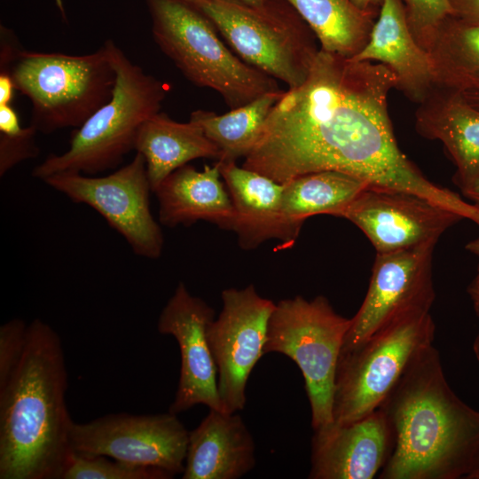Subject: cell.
I'll use <instances>...</instances> for the list:
<instances>
[{"mask_svg":"<svg viewBox=\"0 0 479 479\" xmlns=\"http://www.w3.org/2000/svg\"><path fill=\"white\" fill-rule=\"evenodd\" d=\"M397 77L386 66L318 51L307 79L284 90L244 168L279 184L337 170L415 193L479 223V206L428 180L400 150L388 110Z\"/></svg>","mask_w":479,"mask_h":479,"instance_id":"cell-1","label":"cell"},{"mask_svg":"<svg viewBox=\"0 0 479 479\" xmlns=\"http://www.w3.org/2000/svg\"><path fill=\"white\" fill-rule=\"evenodd\" d=\"M379 408L394 438L379 478L467 477L479 455V411L451 389L433 345L409 365Z\"/></svg>","mask_w":479,"mask_h":479,"instance_id":"cell-2","label":"cell"},{"mask_svg":"<svg viewBox=\"0 0 479 479\" xmlns=\"http://www.w3.org/2000/svg\"><path fill=\"white\" fill-rule=\"evenodd\" d=\"M67 389L60 338L35 318L21 360L0 389V479H61L73 454Z\"/></svg>","mask_w":479,"mask_h":479,"instance_id":"cell-3","label":"cell"},{"mask_svg":"<svg viewBox=\"0 0 479 479\" xmlns=\"http://www.w3.org/2000/svg\"><path fill=\"white\" fill-rule=\"evenodd\" d=\"M116 74L111 98L73 134L69 148L51 154L32 177L43 180L60 172L95 175L119 166L135 148L142 124L161 112L165 85L133 63L112 40L105 42Z\"/></svg>","mask_w":479,"mask_h":479,"instance_id":"cell-4","label":"cell"},{"mask_svg":"<svg viewBox=\"0 0 479 479\" xmlns=\"http://www.w3.org/2000/svg\"><path fill=\"white\" fill-rule=\"evenodd\" d=\"M31 104L30 125L50 134L81 127L112 97L116 74L105 43L83 55L21 48L0 68Z\"/></svg>","mask_w":479,"mask_h":479,"instance_id":"cell-5","label":"cell"},{"mask_svg":"<svg viewBox=\"0 0 479 479\" xmlns=\"http://www.w3.org/2000/svg\"><path fill=\"white\" fill-rule=\"evenodd\" d=\"M161 51L196 86L216 91L234 109L271 91L277 80L232 53L211 21L180 0H145Z\"/></svg>","mask_w":479,"mask_h":479,"instance_id":"cell-6","label":"cell"},{"mask_svg":"<svg viewBox=\"0 0 479 479\" xmlns=\"http://www.w3.org/2000/svg\"><path fill=\"white\" fill-rule=\"evenodd\" d=\"M350 324L323 295L283 299L270 317L264 354H283L301 370L313 430L334 422L336 370Z\"/></svg>","mask_w":479,"mask_h":479,"instance_id":"cell-7","label":"cell"},{"mask_svg":"<svg viewBox=\"0 0 479 479\" xmlns=\"http://www.w3.org/2000/svg\"><path fill=\"white\" fill-rule=\"evenodd\" d=\"M435 331L430 311H414L379 330L357 348L341 352L333 423L349 424L378 409L409 365L433 345Z\"/></svg>","mask_w":479,"mask_h":479,"instance_id":"cell-8","label":"cell"},{"mask_svg":"<svg viewBox=\"0 0 479 479\" xmlns=\"http://www.w3.org/2000/svg\"><path fill=\"white\" fill-rule=\"evenodd\" d=\"M197 10L244 62L283 82L288 90L307 79L319 48L295 9L267 12L238 0H200Z\"/></svg>","mask_w":479,"mask_h":479,"instance_id":"cell-9","label":"cell"},{"mask_svg":"<svg viewBox=\"0 0 479 479\" xmlns=\"http://www.w3.org/2000/svg\"><path fill=\"white\" fill-rule=\"evenodd\" d=\"M73 202L91 207L118 232L133 252L142 257L161 255L163 235L150 210L152 186L143 155L103 177L60 172L43 180Z\"/></svg>","mask_w":479,"mask_h":479,"instance_id":"cell-10","label":"cell"},{"mask_svg":"<svg viewBox=\"0 0 479 479\" xmlns=\"http://www.w3.org/2000/svg\"><path fill=\"white\" fill-rule=\"evenodd\" d=\"M189 432L177 414L153 415L125 412L107 414L87 423H73V453L108 458L144 467L182 474Z\"/></svg>","mask_w":479,"mask_h":479,"instance_id":"cell-11","label":"cell"},{"mask_svg":"<svg viewBox=\"0 0 479 479\" xmlns=\"http://www.w3.org/2000/svg\"><path fill=\"white\" fill-rule=\"evenodd\" d=\"M222 310L208 326L207 336L217 371V389L224 412L245 407L249 375L264 355L267 327L275 308L253 284L222 291Z\"/></svg>","mask_w":479,"mask_h":479,"instance_id":"cell-12","label":"cell"},{"mask_svg":"<svg viewBox=\"0 0 479 479\" xmlns=\"http://www.w3.org/2000/svg\"><path fill=\"white\" fill-rule=\"evenodd\" d=\"M436 244L376 253L366 294L351 318L341 352L357 348L403 316L430 311L436 297L432 271Z\"/></svg>","mask_w":479,"mask_h":479,"instance_id":"cell-13","label":"cell"},{"mask_svg":"<svg viewBox=\"0 0 479 479\" xmlns=\"http://www.w3.org/2000/svg\"><path fill=\"white\" fill-rule=\"evenodd\" d=\"M359 228L376 253L436 243L463 219L458 214L415 193L369 185L343 213Z\"/></svg>","mask_w":479,"mask_h":479,"instance_id":"cell-14","label":"cell"},{"mask_svg":"<svg viewBox=\"0 0 479 479\" xmlns=\"http://www.w3.org/2000/svg\"><path fill=\"white\" fill-rule=\"evenodd\" d=\"M214 319V309L191 294L183 282L178 283L159 316L158 332L177 340L181 356L178 387L169 409L171 413L177 415L197 404L224 411L216 366L207 336Z\"/></svg>","mask_w":479,"mask_h":479,"instance_id":"cell-15","label":"cell"},{"mask_svg":"<svg viewBox=\"0 0 479 479\" xmlns=\"http://www.w3.org/2000/svg\"><path fill=\"white\" fill-rule=\"evenodd\" d=\"M394 445L392 429L380 408L354 422L314 430L310 479H372L379 475Z\"/></svg>","mask_w":479,"mask_h":479,"instance_id":"cell-16","label":"cell"},{"mask_svg":"<svg viewBox=\"0 0 479 479\" xmlns=\"http://www.w3.org/2000/svg\"><path fill=\"white\" fill-rule=\"evenodd\" d=\"M351 59L386 66L396 89L418 104L437 85L433 60L411 32L402 0H382L368 43Z\"/></svg>","mask_w":479,"mask_h":479,"instance_id":"cell-17","label":"cell"},{"mask_svg":"<svg viewBox=\"0 0 479 479\" xmlns=\"http://www.w3.org/2000/svg\"><path fill=\"white\" fill-rule=\"evenodd\" d=\"M255 466V441L240 414L209 409L189 432L183 479H239Z\"/></svg>","mask_w":479,"mask_h":479,"instance_id":"cell-18","label":"cell"},{"mask_svg":"<svg viewBox=\"0 0 479 479\" xmlns=\"http://www.w3.org/2000/svg\"><path fill=\"white\" fill-rule=\"evenodd\" d=\"M415 127L423 137L442 142L459 187L479 177V109L462 93L437 84L419 104Z\"/></svg>","mask_w":479,"mask_h":479,"instance_id":"cell-19","label":"cell"},{"mask_svg":"<svg viewBox=\"0 0 479 479\" xmlns=\"http://www.w3.org/2000/svg\"><path fill=\"white\" fill-rule=\"evenodd\" d=\"M221 177L217 162L202 170L186 164L172 172L153 191L160 223L176 227L203 220L231 230L235 212Z\"/></svg>","mask_w":479,"mask_h":479,"instance_id":"cell-20","label":"cell"},{"mask_svg":"<svg viewBox=\"0 0 479 479\" xmlns=\"http://www.w3.org/2000/svg\"><path fill=\"white\" fill-rule=\"evenodd\" d=\"M231 196L235 216L231 228L240 247L253 249L278 239L283 247L285 231L281 212L284 185L236 161H216Z\"/></svg>","mask_w":479,"mask_h":479,"instance_id":"cell-21","label":"cell"},{"mask_svg":"<svg viewBox=\"0 0 479 479\" xmlns=\"http://www.w3.org/2000/svg\"><path fill=\"white\" fill-rule=\"evenodd\" d=\"M283 185V247H289L307 218L316 215L342 218L348 207L370 184L345 172L322 170L296 177Z\"/></svg>","mask_w":479,"mask_h":479,"instance_id":"cell-22","label":"cell"},{"mask_svg":"<svg viewBox=\"0 0 479 479\" xmlns=\"http://www.w3.org/2000/svg\"><path fill=\"white\" fill-rule=\"evenodd\" d=\"M143 155L153 192L172 172L198 158H220L217 146L195 122H179L159 112L137 133L135 148Z\"/></svg>","mask_w":479,"mask_h":479,"instance_id":"cell-23","label":"cell"},{"mask_svg":"<svg viewBox=\"0 0 479 479\" xmlns=\"http://www.w3.org/2000/svg\"><path fill=\"white\" fill-rule=\"evenodd\" d=\"M319 42V49L353 59L368 43L379 12L364 11L350 0H287Z\"/></svg>","mask_w":479,"mask_h":479,"instance_id":"cell-24","label":"cell"},{"mask_svg":"<svg viewBox=\"0 0 479 479\" xmlns=\"http://www.w3.org/2000/svg\"><path fill=\"white\" fill-rule=\"evenodd\" d=\"M437 84L462 94L479 93V25L452 15L429 43Z\"/></svg>","mask_w":479,"mask_h":479,"instance_id":"cell-25","label":"cell"},{"mask_svg":"<svg viewBox=\"0 0 479 479\" xmlns=\"http://www.w3.org/2000/svg\"><path fill=\"white\" fill-rule=\"evenodd\" d=\"M284 90L267 92L224 114L195 110L190 121L197 123L220 151L217 161H236L254 148L262 128Z\"/></svg>","mask_w":479,"mask_h":479,"instance_id":"cell-26","label":"cell"},{"mask_svg":"<svg viewBox=\"0 0 479 479\" xmlns=\"http://www.w3.org/2000/svg\"><path fill=\"white\" fill-rule=\"evenodd\" d=\"M174 476L157 467L111 460L106 456L73 453L61 479H169Z\"/></svg>","mask_w":479,"mask_h":479,"instance_id":"cell-27","label":"cell"},{"mask_svg":"<svg viewBox=\"0 0 479 479\" xmlns=\"http://www.w3.org/2000/svg\"><path fill=\"white\" fill-rule=\"evenodd\" d=\"M414 38L427 50L441 24L453 15L450 0H402Z\"/></svg>","mask_w":479,"mask_h":479,"instance_id":"cell-28","label":"cell"},{"mask_svg":"<svg viewBox=\"0 0 479 479\" xmlns=\"http://www.w3.org/2000/svg\"><path fill=\"white\" fill-rule=\"evenodd\" d=\"M28 325L13 318L0 326V389L13 374L23 356Z\"/></svg>","mask_w":479,"mask_h":479,"instance_id":"cell-29","label":"cell"},{"mask_svg":"<svg viewBox=\"0 0 479 479\" xmlns=\"http://www.w3.org/2000/svg\"><path fill=\"white\" fill-rule=\"evenodd\" d=\"M36 129L28 125L13 135L0 133V176H4L10 169L23 161L35 158L39 147L35 144Z\"/></svg>","mask_w":479,"mask_h":479,"instance_id":"cell-30","label":"cell"},{"mask_svg":"<svg viewBox=\"0 0 479 479\" xmlns=\"http://www.w3.org/2000/svg\"><path fill=\"white\" fill-rule=\"evenodd\" d=\"M450 3L454 16L479 25V0H450Z\"/></svg>","mask_w":479,"mask_h":479,"instance_id":"cell-31","label":"cell"},{"mask_svg":"<svg viewBox=\"0 0 479 479\" xmlns=\"http://www.w3.org/2000/svg\"><path fill=\"white\" fill-rule=\"evenodd\" d=\"M22 130L18 114L11 105H0V133L13 135Z\"/></svg>","mask_w":479,"mask_h":479,"instance_id":"cell-32","label":"cell"},{"mask_svg":"<svg viewBox=\"0 0 479 479\" xmlns=\"http://www.w3.org/2000/svg\"><path fill=\"white\" fill-rule=\"evenodd\" d=\"M255 9L267 12H285L294 9L287 0H238Z\"/></svg>","mask_w":479,"mask_h":479,"instance_id":"cell-33","label":"cell"},{"mask_svg":"<svg viewBox=\"0 0 479 479\" xmlns=\"http://www.w3.org/2000/svg\"><path fill=\"white\" fill-rule=\"evenodd\" d=\"M14 90L11 76L6 72H0V105H11Z\"/></svg>","mask_w":479,"mask_h":479,"instance_id":"cell-34","label":"cell"},{"mask_svg":"<svg viewBox=\"0 0 479 479\" xmlns=\"http://www.w3.org/2000/svg\"><path fill=\"white\" fill-rule=\"evenodd\" d=\"M466 248L467 251L473 254L478 261L476 275L467 289L468 294L470 296H472L479 294V237L469 241L466 245Z\"/></svg>","mask_w":479,"mask_h":479,"instance_id":"cell-35","label":"cell"},{"mask_svg":"<svg viewBox=\"0 0 479 479\" xmlns=\"http://www.w3.org/2000/svg\"><path fill=\"white\" fill-rule=\"evenodd\" d=\"M459 188L464 196L479 206V177Z\"/></svg>","mask_w":479,"mask_h":479,"instance_id":"cell-36","label":"cell"},{"mask_svg":"<svg viewBox=\"0 0 479 479\" xmlns=\"http://www.w3.org/2000/svg\"><path fill=\"white\" fill-rule=\"evenodd\" d=\"M355 5L364 11L379 12L382 0H350Z\"/></svg>","mask_w":479,"mask_h":479,"instance_id":"cell-37","label":"cell"},{"mask_svg":"<svg viewBox=\"0 0 479 479\" xmlns=\"http://www.w3.org/2000/svg\"><path fill=\"white\" fill-rule=\"evenodd\" d=\"M473 302H474L475 311L479 320V300H473ZM473 351L476 359L479 361V332L473 343Z\"/></svg>","mask_w":479,"mask_h":479,"instance_id":"cell-38","label":"cell"},{"mask_svg":"<svg viewBox=\"0 0 479 479\" xmlns=\"http://www.w3.org/2000/svg\"><path fill=\"white\" fill-rule=\"evenodd\" d=\"M466 479H479V455L477 456Z\"/></svg>","mask_w":479,"mask_h":479,"instance_id":"cell-39","label":"cell"},{"mask_svg":"<svg viewBox=\"0 0 479 479\" xmlns=\"http://www.w3.org/2000/svg\"><path fill=\"white\" fill-rule=\"evenodd\" d=\"M463 96L471 105L479 109V93L463 94Z\"/></svg>","mask_w":479,"mask_h":479,"instance_id":"cell-40","label":"cell"},{"mask_svg":"<svg viewBox=\"0 0 479 479\" xmlns=\"http://www.w3.org/2000/svg\"><path fill=\"white\" fill-rule=\"evenodd\" d=\"M54 3H55L56 6L58 7L59 11L61 13L62 19L66 20L67 17H66V13H65V8H64V4H63V0H54Z\"/></svg>","mask_w":479,"mask_h":479,"instance_id":"cell-41","label":"cell"},{"mask_svg":"<svg viewBox=\"0 0 479 479\" xmlns=\"http://www.w3.org/2000/svg\"><path fill=\"white\" fill-rule=\"evenodd\" d=\"M180 1L190 4L191 6L194 7L195 9H197V5H198V4L200 2V0H180Z\"/></svg>","mask_w":479,"mask_h":479,"instance_id":"cell-42","label":"cell"},{"mask_svg":"<svg viewBox=\"0 0 479 479\" xmlns=\"http://www.w3.org/2000/svg\"><path fill=\"white\" fill-rule=\"evenodd\" d=\"M472 300H479V294L471 296Z\"/></svg>","mask_w":479,"mask_h":479,"instance_id":"cell-43","label":"cell"}]
</instances>
